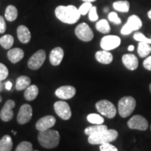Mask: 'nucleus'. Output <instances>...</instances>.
<instances>
[{
	"instance_id": "nucleus-6",
	"label": "nucleus",
	"mask_w": 151,
	"mask_h": 151,
	"mask_svg": "<svg viewBox=\"0 0 151 151\" xmlns=\"http://www.w3.org/2000/svg\"><path fill=\"white\" fill-rule=\"evenodd\" d=\"M142 27V21L139 16L136 15H132L128 18L127 23L121 29L122 35H128L133 31H137Z\"/></svg>"
},
{
	"instance_id": "nucleus-34",
	"label": "nucleus",
	"mask_w": 151,
	"mask_h": 151,
	"mask_svg": "<svg viewBox=\"0 0 151 151\" xmlns=\"http://www.w3.org/2000/svg\"><path fill=\"white\" fill-rule=\"evenodd\" d=\"M9 70L4 64L0 62V81L5 80L8 77Z\"/></svg>"
},
{
	"instance_id": "nucleus-30",
	"label": "nucleus",
	"mask_w": 151,
	"mask_h": 151,
	"mask_svg": "<svg viewBox=\"0 0 151 151\" xmlns=\"http://www.w3.org/2000/svg\"><path fill=\"white\" fill-rule=\"evenodd\" d=\"M87 120L90 123L94 124H101L104 122V119L96 113H90L87 116Z\"/></svg>"
},
{
	"instance_id": "nucleus-32",
	"label": "nucleus",
	"mask_w": 151,
	"mask_h": 151,
	"mask_svg": "<svg viewBox=\"0 0 151 151\" xmlns=\"http://www.w3.org/2000/svg\"><path fill=\"white\" fill-rule=\"evenodd\" d=\"M93 6L92 5L91 2H85L83 4H82L80 6V8L78 9L79 12H80L81 15H83V16H85L88 13H89L90 9H91L92 7Z\"/></svg>"
},
{
	"instance_id": "nucleus-13",
	"label": "nucleus",
	"mask_w": 151,
	"mask_h": 151,
	"mask_svg": "<svg viewBox=\"0 0 151 151\" xmlns=\"http://www.w3.org/2000/svg\"><path fill=\"white\" fill-rule=\"evenodd\" d=\"M15 106H16V104L13 100L9 99L6 101V102L5 103L4 106L1 109V112H0V118L3 121L9 122L12 120V118H14L13 109L14 108Z\"/></svg>"
},
{
	"instance_id": "nucleus-28",
	"label": "nucleus",
	"mask_w": 151,
	"mask_h": 151,
	"mask_svg": "<svg viewBox=\"0 0 151 151\" xmlns=\"http://www.w3.org/2000/svg\"><path fill=\"white\" fill-rule=\"evenodd\" d=\"M14 42V39L13 36L10 35H6L0 38V45L4 49L9 50L12 47Z\"/></svg>"
},
{
	"instance_id": "nucleus-25",
	"label": "nucleus",
	"mask_w": 151,
	"mask_h": 151,
	"mask_svg": "<svg viewBox=\"0 0 151 151\" xmlns=\"http://www.w3.org/2000/svg\"><path fill=\"white\" fill-rule=\"evenodd\" d=\"M18 10L15 6L9 5L5 11V18L9 22H13L16 20L18 17Z\"/></svg>"
},
{
	"instance_id": "nucleus-9",
	"label": "nucleus",
	"mask_w": 151,
	"mask_h": 151,
	"mask_svg": "<svg viewBox=\"0 0 151 151\" xmlns=\"http://www.w3.org/2000/svg\"><path fill=\"white\" fill-rule=\"evenodd\" d=\"M121 43V39L118 36L107 35L104 37L100 41V46L103 50H111L118 48Z\"/></svg>"
},
{
	"instance_id": "nucleus-37",
	"label": "nucleus",
	"mask_w": 151,
	"mask_h": 151,
	"mask_svg": "<svg viewBox=\"0 0 151 151\" xmlns=\"http://www.w3.org/2000/svg\"><path fill=\"white\" fill-rule=\"evenodd\" d=\"M109 19L111 22H113V23L116 24H120L121 23V20H120L116 12H111L109 14Z\"/></svg>"
},
{
	"instance_id": "nucleus-16",
	"label": "nucleus",
	"mask_w": 151,
	"mask_h": 151,
	"mask_svg": "<svg viewBox=\"0 0 151 151\" xmlns=\"http://www.w3.org/2000/svg\"><path fill=\"white\" fill-rule=\"evenodd\" d=\"M122 61L124 67L131 71L137 69L139 66V60L134 54H124L122 58Z\"/></svg>"
},
{
	"instance_id": "nucleus-12",
	"label": "nucleus",
	"mask_w": 151,
	"mask_h": 151,
	"mask_svg": "<svg viewBox=\"0 0 151 151\" xmlns=\"http://www.w3.org/2000/svg\"><path fill=\"white\" fill-rule=\"evenodd\" d=\"M32 117V108L28 104H24L20 106L17 116V121L20 124H24L30 121Z\"/></svg>"
},
{
	"instance_id": "nucleus-5",
	"label": "nucleus",
	"mask_w": 151,
	"mask_h": 151,
	"mask_svg": "<svg viewBox=\"0 0 151 151\" xmlns=\"http://www.w3.org/2000/svg\"><path fill=\"white\" fill-rule=\"evenodd\" d=\"M98 112L109 119H112L116 115V108L114 104L108 100H101L95 104Z\"/></svg>"
},
{
	"instance_id": "nucleus-40",
	"label": "nucleus",
	"mask_w": 151,
	"mask_h": 151,
	"mask_svg": "<svg viewBox=\"0 0 151 151\" xmlns=\"http://www.w3.org/2000/svg\"><path fill=\"white\" fill-rule=\"evenodd\" d=\"M12 88V83H11V81H7L6 83H5V88L6 90H10Z\"/></svg>"
},
{
	"instance_id": "nucleus-33",
	"label": "nucleus",
	"mask_w": 151,
	"mask_h": 151,
	"mask_svg": "<svg viewBox=\"0 0 151 151\" xmlns=\"http://www.w3.org/2000/svg\"><path fill=\"white\" fill-rule=\"evenodd\" d=\"M134 39L139 42H145L151 44V39L146 37L141 32H136L134 35Z\"/></svg>"
},
{
	"instance_id": "nucleus-38",
	"label": "nucleus",
	"mask_w": 151,
	"mask_h": 151,
	"mask_svg": "<svg viewBox=\"0 0 151 151\" xmlns=\"http://www.w3.org/2000/svg\"><path fill=\"white\" fill-rule=\"evenodd\" d=\"M6 30V24L3 16H0V34H4Z\"/></svg>"
},
{
	"instance_id": "nucleus-2",
	"label": "nucleus",
	"mask_w": 151,
	"mask_h": 151,
	"mask_svg": "<svg viewBox=\"0 0 151 151\" xmlns=\"http://www.w3.org/2000/svg\"><path fill=\"white\" fill-rule=\"evenodd\" d=\"M60 136L59 132L53 129L40 131L38 134V141L43 148L51 149L59 145Z\"/></svg>"
},
{
	"instance_id": "nucleus-8",
	"label": "nucleus",
	"mask_w": 151,
	"mask_h": 151,
	"mask_svg": "<svg viewBox=\"0 0 151 151\" xmlns=\"http://www.w3.org/2000/svg\"><path fill=\"white\" fill-rule=\"evenodd\" d=\"M46 54L45 50H39L35 52L27 62V66L32 70L40 69L46 60Z\"/></svg>"
},
{
	"instance_id": "nucleus-36",
	"label": "nucleus",
	"mask_w": 151,
	"mask_h": 151,
	"mask_svg": "<svg viewBox=\"0 0 151 151\" xmlns=\"http://www.w3.org/2000/svg\"><path fill=\"white\" fill-rule=\"evenodd\" d=\"M89 20L92 22L97 21L99 18V16H98L97 13V8L96 6H92L91 9H90L89 11Z\"/></svg>"
},
{
	"instance_id": "nucleus-35",
	"label": "nucleus",
	"mask_w": 151,
	"mask_h": 151,
	"mask_svg": "<svg viewBox=\"0 0 151 151\" xmlns=\"http://www.w3.org/2000/svg\"><path fill=\"white\" fill-rule=\"evenodd\" d=\"M99 150L100 151H118V148L113 146V145H111L110 143H104V144L100 145Z\"/></svg>"
},
{
	"instance_id": "nucleus-47",
	"label": "nucleus",
	"mask_w": 151,
	"mask_h": 151,
	"mask_svg": "<svg viewBox=\"0 0 151 151\" xmlns=\"http://www.w3.org/2000/svg\"><path fill=\"white\" fill-rule=\"evenodd\" d=\"M32 151H39V150H32Z\"/></svg>"
},
{
	"instance_id": "nucleus-10",
	"label": "nucleus",
	"mask_w": 151,
	"mask_h": 151,
	"mask_svg": "<svg viewBox=\"0 0 151 151\" xmlns=\"http://www.w3.org/2000/svg\"><path fill=\"white\" fill-rule=\"evenodd\" d=\"M54 110L56 114L62 120H67L71 118V111L68 103L64 101H58L54 104Z\"/></svg>"
},
{
	"instance_id": "nucleus-15",
	"label": "nucleus",
	"mask_w": 151,
	"mask_h": 151,
	"mask_svg": "<svg viewBox=\"0 0 151 151\" xmlns=\"http://www.w3.org/2000/svg\"><path fill=\"white\" fill-rule=\"evenodd\" d=\"M56 122V119L52 116H46L38 120L36 124V129L40 131H44L53 127Z\"/></svg>"
},
{
	"instance_id": "nucleus-3",
	"label": "nucleus",
	"mask_w": 151,
	"mask_h": 151,
	"mask_svg": "<svg viewBox=\"0 0 151 151\" xmlns=\"http://www.w3.org/2000/svg\"><path fill=\"white\" fill-rule=\"evenodd\" d=\"M118 137V133L115 129H107L90 135L88 142L92 145H101L114 141Z\"/></svg>"
},
{
	"instance_id": "nucleus-29",
	"label": "nucleus",
	"mask_w": 151,
	"mask_h": 151,
	"mask_svg": "<svg viewBox=\"0 0 151 151\" xmlns=\"http://www.w3.org/2000/svg\"><path fill=\"white\" fill-rule=\"evenodd\" d=\"M96 29L102 34H108L111 32V27L108 21L105 19L99 20L96 24Z\"/></svg>"
},
{
	"instance_id": "nucleus-18",
	"label": "nucleus",
	"mask_w": 151,
	"mask_h": 151,
	"mask_svg": "<svg viewBox=\"0 0 151 151\" xmlns=\"http://www.w3.org/2000/svg\"><path fill=\"white\" fill-rule=\"evenodd\" d=\"M17 35L19 41L22 43H27L31 39V33L24 25H20L17 29Z\"/></svg>"
},
{
	"instance_id": "nucleus-44",
	"label": "nucleus",
	"mask_w": 151,
	"mask_h": 151,
	"mask_svg": "<svg viewBox=\"0 0 151 151\" xmlns=\"http://www.w3.org/2000/svg\"><path fill=\"white\" fill-rule=\"evenodd\" d=\"M148 18L151 20V9L148 12Z\"/></svg>"
},
{
	"instance_id": "nucleus-17",
	"label": "nucleus",
	"mask_w": 151,
	"mask_h": 151,
	"mask_svg": "<svg viewBox=\"0 0 151 151\" xmlns=\"http://www.w3.org/2000/svg\"><path fill=\"white\" fill-rule=\"evenodd\" d=\"M64 58V50L60 47H56L52 49L50 53L49 59L52 65L58 66L61 63Z\"/></svg>"
},
{
	"instance_id": "nucleus-19",
	"label": "nucleus",
	"mask_w": 151,
	"mask_h": 151,
	"mask_svg": "<svg viewBox=\"0 0 151 151\" xmlns=\"http://www.w3.org/2000/svg\"><path fill=\"white\" fill-rule=\"evenodd\" d=\"M95 58L99 63L104 65H109L113 61V55L108 50H99L96 52Z\"/></svg>"
},
{
	"instance_id": "nucleus-7",
	"label": "nucleus",
	"mask_w": 151,
	"mask_h": 151,
	"mask_svg": "<svg viewBox=\"0 0 151 151\" xmlns=\"http://www.w3.org/2000/svg\"><path fill=\"white\" fill-rule=\"evenodd\" d=\"M75 34L80 40L85 42L92 41L94 37L93 32L86 22H82L76 27Z\"/></svg>"
},
{
	"instance_id": "nucleus-42",
	"label": "nucleus",
	"mask_w": 151,
	"mask_h": 151,
	"mask_svg": "<svg viewBox=\"0 0 151 151\" xmlns=\"http://www.w3.org/2000/svg\"><path fill=\"white\" fill-rule=\"evenodd\" d=\"M4 89V85L2 83V81H0V92L2 91Z\"/></svg>"
},
{
	"instance_id": "nucleus-24",
	"label": "nucleus",
	"mask_w": 151,
	"mask_h": 151,
	"mask_svg": "<svg viewBox=\"0 0 151 151\" xmlns=\"http://www.w3.org/2000/svg\"><path fill=\"white\" fill-rule=\"evenodd\" d=\"M137 51L141 58H146L151 52L150 44L145 42H139L138 45Z\"/></svg>"
},
{
	"instance_id": "nucleus-45",
	"label": "nucleus",
	"mask_w": 151,
	"mask_h": 151,
	"mask_svg": "<svg viewBox=\"0 0 151 151\" xmlns=\"http://www.w3.org/2000/svg\"><path fill=\"white\" fill-rule=\"evenodd\" d=\"M1 101H2V98H1V95H0V103L1 102Z\"/></svg>"
},
{
	"instance_id": "nucleus-43",
	"label": "nucleus",
	"mask_w": 151,
	"mask_h": 151,
	"mask_svg": "<svg viewBox=\"0 0 151 151\" xmlns=\"http://www.w3.org/2000/svg\"><path fill=\"white\" fill-rule=\"evenodd\" d=\"M82 1H85V2H93V1H95L96 0H82Z\"/></svg>"
},
{
	"instance_id": "nucleus-21",
	"label": "nucleus",
	"mask_w": 151,
	"mask_h": 151,
	"mask_svg": "<svg viewBox=\"0 0 151 151\" xmlns=\"http://www.w3.org/2000/svg\"><path fill=\"white\" fill-rule=\"evenodd\" d=\"M31 84V79L27 76H21L16 80V89L18 91L26 90Z\"/></svg>"
},
{
	"instance_id": "nucleus-23",
	"label": "nucleus",
	"mask_w": 151,
	"mask_h": 151,
	"mask_svg": "<svg viewBox=\"0 0 151 151\" xmlns=\"http://www.w3.org/2000/svg\"><path fill=\"white\" fill-rule=\"evenodd\" d=\"M13 140L9 135H4L0 139V151H11Z\"/></svg>"
},
{
	"instance_id": "nucleus-31",
	"label": "nucleus",
	"mask_w": 151,
	"mask_h": 151,
	"mask_svg": "<svg viewBox=\"0 0 151 151\" xmlns=\"http://www.w3.org/2000/svg\"><path fill=\"white\" fill-rule=\"evenodd\" d=\"M15 151H32V145L29 141H22L18 145Z\"/></svg>"
},
{
	"instance_id": "nucleus-1",
	"label": "nucleus",
	"mask_w": 151,
	"mask_h": 151,
	"mask_svg": "<svg viewBox=\"0 0 151 151\" xmlns=\"http://www.w3.org/2000/svg\"><path fill=\"white\" fill-rule=\"evenodd\" d=\"M55 14L57 18L64 23L74 24L81 18L78 9L73 5L59 6L55 9Z\"/></svg>"
},
{
	"instance_id": "nucleus-39",
	"label": "nucleus",
	"mask_w": 151,
	"mask_h": 151,
	"mask_svg": "<svg viewBox=\"0 0 151 151\" xmlns=\"http://www.w3.org/2000/svg\"><path fill=\"white\" fill-rule=\"evenodd\" d=\"M143 67L146 69L147 70L151 71V55L148 56L145 59L144 61L143 62Z\"/></svg>"
},
{
	"instance_id": "nucleus-11",
	"label": "nucleus",
	"mask_w": 151,
	"mask_h": 151,
	"mask_svg": "<svg viewBox=\"0 0 151 151\" xmlns=\"http://www.w3.org/2000/svg\"><path fill=\"white\" fill-rule=\"evenodd\" d=\"M127 125L132 129L146 131L148 128V122L144 117L140 115H136L128 120Z\"/></svg>"
},
{
	"instance_id": "nucleus-41",
	"label": "nucleus",
	"mask_w": 151,
	"mask_h": 151,
	"mask_svg": "<svg viewBox=\"0 0 151 151\" xmlns=\"http://www.w3.org/2000/svg\"><path fill=\"white\" fill-rule=\"evenodd\" d=\"M134 50V46H132V45H130V46L128 47V50H129V51H133Z\"/></svg>"
},
{
	"instance_id": "nucleus-14",
	"label": "nucleus",
	"mask_w": 151,
	"mask_h": 151,
	"mask_svg": "<svg viewBox=\"0 0 151 151\" xmlns=\"http://www.w3.org/2000/svg\"><path fill=\"white\" fill-rule=\"evenodd\" d=\"M76 92V90L73 86H65L60 87L55 90L56 97L62 99H69L74 97Z\"/></svg>"
},
{
	"instance_id": "nucleus-22",
	"label": "nucleus",
	"mask_w": 151,
	"mask_h": 151,
	"mask_svg": "<svg viewBox=\"0 0 151 151\" xmlns=\"http://www.w3.org/2000/svg\"><path fill=\"white\" fill-rule=\"evenodd\" d=\"M39 94V88L35 85H30L24 93V98L27 101H32L35 99Z\"/></svg>"
},
{
	"instance_id": "nucleus-20",
	"label": "nucleus",
	"mask_w": 151,
	"mask_h": 151,
	"mask_svg": "<svg viewBox=\"0 0 151 151\" xmlns=\"http://www.w3.org/2000/svg\"><path fill=\"white\" fill-rule=\"evenodd\" d=\"M24 51L21 48H15L9 50L7 52V57L12 63L16 64L20 62L24 57Z\"/></svg>"
},
{
	"instance_id": "nucleus-4",
	"label": "nucleus",
	"mask_w": 151,
	"mask_h": 151,
	"mask_svg": "<svg viewBox=\"0 0 151 151\" xmlns=\"http://www.w3.org/2000/svg\"><path fill=\"white\" fill-rule=\"evenodd\" d=\"M136 100L131 96L123 97L118 102V113L122 118H127L134 111Z\"/></svg>"
},
{
	"instance_id": "nucleus-27",
	"label": "nucleus",
	"mask_w": 151,
	"mask_h": 151,
	"mask_svg": "<svg viewBox=\"0 0 151 151\" xmlns=\"http://www.w3.org/2000/svg\"><path fill=\"white\" fill-rule=\"evenodd\" d=\"M113 8L116 11L120 12L127 13L129 10V3L126 0H121V1H117L113 3Z\"/></svg>"
},
{
	"instance_id": "nucleus-26",
	"label": "nucleus",
	"mask_w": 151,
	"mask_h": 151,
	"mask_svg": "<svg viewBox=\"0 0 151 151\" xmlns=\"http://www.w3.org/2000/svg\"><path fill=\"white\" fill-rule=\"evenodd\" d=\"M108 129L107 126L104 125V124H95V125L89 126V127H86L85 129V134L86 135L90 136L93 134L94 133H97L99 132H103L105 130Z\"/></svg>"
},
{
	"instance_id": "nucleus-46",
	"label": "nucleus",
	"mask_w": 151,
	"mask_h": 151,
	"mask_svg": "<svg viewBox=\"0 0 151 151\" xmlns=\"http://www.w3.org/2000/svg\"><path fill=\"white\" fill-rule=\"evenodd\" d=\"M149 89H150V91L151 92V83L150 84V86H149Z\"/></svg>"
},
{
	"instance_id": "nucleus-48",
	"label": "nucleus",
	"mask_w": 151,
	"mask_h": 151,
	"mask_svg": "<svg viewBox=\"0 0 151 151\" xmlns=\"http://www.w3.org/2000/svg\"><path fill=\"white\" fill-rule=\"evenodd\" d=\"M150 130H151V125H150Z\"/></svg>"
}]
</instances>
